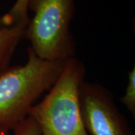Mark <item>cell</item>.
Segmentation results:
<instances>
[{
  "label": "cell",
  "mask_w": 135,
  "mask_h": 135,
  "mask_svg": "<svg viewBox=\"0 0 135 135\" xmlns=\"http://www.w3.org/2000/svg\"><path fill=\"white\" fill-rule=\"evenodd\" d=\"M25 65L0 73V127L14 130L29 116L32 107L49 91L61 74L66 61H48L27 50Z\"/></svg>",
  "instance_id": "cell-1"
},
{
  "label": "cell",
  "mask_w": 135,
  "mask_h": 135,
  "mask_svg": "<svg viewBox=\"0 0 135 135\" xmlns=\"http://www.w3.org/2000/svg\"><path fill=\"white\" fill-rule=\"evenodd\" d=\"M86 68L76 57L65 62L61 74L41 102L30 110L41 135H89L83 122L79 92Z\"/></svg>",
  "instance_id": "cell-2"
},
{
  "label": "cell",
  "mask_w": 135,
  "mask_h": 135,
  "mask_svg": "<svg viewBox=\"0 0 135 135\" xmlns=\"http://www.w3.org/2000/svg\"><path fill=\"white\" fill-rule=\"evenodd\" d=\"M33 13L24 32L30 48L39 58L67 61L75 57L76 41L71 31L74 0H29Z\"/></svg>",
  "instance_id": "cell-3"
},
{
  "label": "cell",
  "mask_w": 135,
  "mask_h": 135,
  "mask_svg": "<svg viewBox=\"0 0 135 135\" xmlns=\"http://www.w3.org/2000/svg\"><path fill=\"white\" fill-rule=\"evenodd\" d=\"M83 122L89 135H133L113 95L103 85L83 81L80 87Z\"/></svg>",
  "instance_id": "cell-4"
},
{
  "label": "cell",
  "mask_w": 135,
  "mask_h": 135,
  "mask_svg": "<svg viewBox=\"0 0 135 135\" xmlns=\"http://www.w3.org/2000/svg\"><path fill=\"white\" fill-rule=\"evenodd\" d=\"M25 29L20 25H5L0 15V73L9 67L16 49L24 38Z\"/></svg>",
  "instance_id": "cell-5"
},
{
  "label": "cell",
  "mask_w": 135,
  "mask_h": 135,
  "mask_svg": "<svg viewBox=\"0 0 135 135\" xmlns=\"http://www.w3.org/2000/svg\"><path fill=\"white\" fill-rule=\"evenodd\" d=\"M28 3L29 0H16L9 11L2 15L3 23L7 26L20 25L26 27L29 20Z\"/></svg>",
  "instance_id": "cell-6"
},
{
  "label": "cell",
  "mask_w": 135,
  "mask_h": 135,
  "mask_svg": "<svg viewBox=\"0 0 135 135\" xmlns=\"http://www.w3.org/2000/svg\"><path fill=\"white\" fill-rule=\"evenodd\" d=\"M128 84L125 94L120 98L122 104L126 107L131 114L135 117V66L128 72Z\"/></svg>",
  "instance_id": "cell-7"
},
{
  "label": "cell",
  "mask_w": 135,
  "mask_h": 135,
  "mask_svg": "<svg viewBox=\"0 0 135 135\" xmlns=\"http://www.w3.org/2000/svg\"><path fill=\"white\" fill-rule=\"evenodd\" d=\"M13 131V135H41L38 125L29 116L16 126Z\"/></svg>",
  "instance_id": "cell-8"
},
{
  "label": "cell",
  "mask_w": 135,
  "mask_h": 135,
  "mask_svg": "<svg viewBox=\"0 0 135 135\" xmlns=\"http://www.w3.org/2000/svg\"><path fill=\"white\" fill-rule=\"evenodd\" d=\"M9 131L0 127V135H8Z\"/></svg>",
  "instance_id": "cell-9"
}]
</instances>
